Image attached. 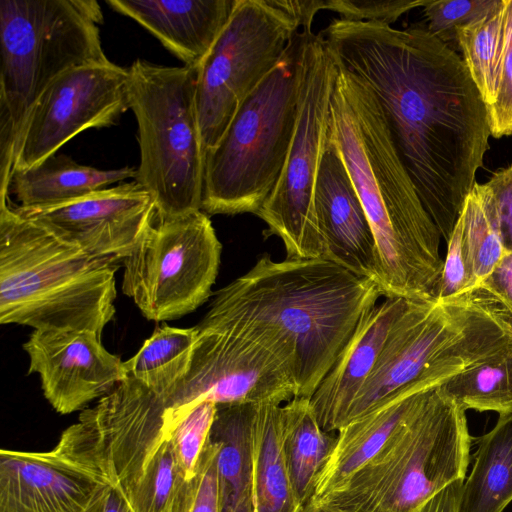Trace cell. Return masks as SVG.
<instances>
[{"instance_id": "18", "label": "cell", "mask_w": 512, "mask_h": 512, "mask_svg": "<svg viewBox=\"0 0 512 512\" xmlns=\"http://www.w3.org/2000/svg\"><path fill=\"white\" fill-rule=\"evenodd\" d=\"M314 208L325 244L323 259L372 280L380 289L382 272L374 233L329 133L318 169Z\"/></svg>"}, {"instance_id": "30", "label": "cell", "mask_w": 512, "mask_h": 512, "mask_svg": "<svg viewBox=\"0 0 512 512\" xmlns=\"http://www.w3.org/2000/svg\"><path fill=\"white\" fill-rule=\"evenodd\" d=\"M460 219L475 290L504 253L494 206L485 184L474 185L465 199Z\"/></svg>"}, {"instance_id": "37", "label": "cell", "mask_w": 512, "mask_h": 512, "mask_svg": "<svg viewBox=\"0 0 512 512\" xmlns=\"http://www.w3.org/2000/svg\"><path fill=\"white\" fill-rule=\"evenodd\" d=\"M470 295L512 329V252L504 251L492 272Z\"/></svg>"}, {"instance_id": "12", "label": "cell", "mask_w": 512, "mask_h": 512, "mask_svg": "<svg viewBox=\"0 0 512 512\" xmlns=\"http://www.w3.org/2000/svg\"><path fill=\"white\" fill-rule=\"evenodd\" d=\"M221 243L204 211L158 219L124 259L123 293L148 320L180 318L211 295Z\"/></svg>"}, {"instance_id": "7", "label": "cell", "mask_w": 512, "mask_h": 512, "mask_svg": "<svg viewBox=\"0 0 512 512\" xmlns=\"http://www.w3.org/2000/svg\"><path fill=\"white\" fill-rule=\"evenodd\" d=\"M306 34V28L295 34L278 65L248 95L206 153V214L256 215L274 190L296 129Z\"/></svg>"}, {"instance_id": "13", "label": "cell", "mask_w": 512, "mask_h": 512, "mask_svg": "<svg viewBox=\"0 0 512 512\" xmlns=\"http://www.w3.org/2000/svg\"><path fill=\"white\" fill-rule=\"evenodd\" d=\"M195 328L188 373L165 400L167 433L201 402L285 403L296 397L291 369L256 337L207 316Z\"/></svg>"}, {"instance_id": "33", "label": "cell", "mask_w": 512, "mask_h": 512, "mask_svg": "<svg viewBox=\"0 0 512 512\" xmlns=\"http://www.w3.org/2000/svg\"><path fill=\"white\" fill-rule=\"evenodd\" d=\"M501 0H428L423 8L428 31L449 45L456 43V30L495 9ZM450 46V45H449Z\"/></svg>"}, {"instance_id": "3", "label": "cell", "mask_w": 512, "mask_h": 512, "mask_svg": "<svg viewBox=\"0 0 512 512\" xmlns=\"http://www.w3.org/2000/svg\"><path fill=\"white\" fill-rule=\"evenodd\" d=\"M336 62L328 133L374 233L382 296L436 301L443 267L440 232L397 153L375 94Z\"/></svg>"}, {"instance_id": "40", "label": "cell", "mask_w": 512, "mask_h": 512, "mask_svg": "<svg viewBox=\"0 0 512 512\" xmlns=\"http://www.w3.org/2000/svg\"><path fill=\"white\" fill-rule=\"evenodd\" d=\"M277 4L298 22L302 29H311L314 16L325 10V0H276Z\"/></svg>"}, {"instance_id": "21", "label": "cell", "mask_w": 512, "mask_h": 512, "mask_svg": "<svg viewBox=\"0 0 512 512\" xmlns=\"http://www.w3.org/2000/svg\"><path fill=\"white\" fill-rule=\"evenodd\" d=\"M432 389L403 392L340 428L309 504L316 505L339 490L409 421Z\"/></svg>"}, {"instance_id": "42", "label": "cell", "mask_w": 512, "mask_h": 512, "mask_svg": "<svg viewBox=\"0 0 512 512\" xmlns=\"http://www.w3.org/2000/svg\"><path fill=\"white\" fill-rule=\"evenodd\" d=\"M304 512H334V511H332L328 508H325V507L313 506V505L308 504L305 507Z\"/></svg>"}, {"instance_id": "35", "label": "cell", "mask_w": 512, "mask_h": 512, "mask_svg": "<svg viewBox=\"0 0 512 512\" xmlns=\"http://www.w3.org/2000/svg\"><path fill=\"white\" fill-rule=\"evenodd\" d=\"M473 290L474 281L463 242L462 222L459 217L447 241V252L443 259L436 300L439 302L452 301L467 296Z\"/></svg>"}, {"instance_id": "20", "label": "cell", "mask_w": 512, "mask_h": 512, "mask_svg": "<svg viewBox=\"0 0 512 512\" xmlns=\"http://www.w3.org/2000/svg\"><path fill=\"white\" fill-rule=\"evenodd\" d=\"M237 0H106L155 36L184 66L198 67L228 23Z\"/></svg>"}, {"instance_id": "5", "label": "cell", "mask_w": 512, "mask_h": 512, "mask_svg": "<svg viewBox=\"0 0 512 512\" xmlns=\"http://www.w3.org/2000/svg\"><path fill=\"white\" fill-rule=\"evenodd\" d=\"M165 412L164 399L128 375L83 409L53 450L119 491L134 512H171L185 478Z\"/></svg>"}, {"instance_id": "23", "label": "cell", "mask_w": 512, "mask_h": 512, "mask_svg": "<svg viewBox=\"0 0 512 512\" xmlns=\"http://www.w3.org/2000/svg\"><path fill=\"white\" fill-rule=\"evenodd\" d=\"M136 177L134 167L99 169L75 162L65 154H53L41 163L11 175L8 194L21 207H45L66 203Z\"/></svg>"}, {"instance_id": "19", "label": "cell", "mask_w": 512, "mask_h": 512, "mask_svg": "<svg viewBox=\"0 0 512 512\" xmlns=\"http://www.w3.org/2000/svg\"><path fill=\"white\" fill-rule=\"evenodd\" d=\"M409 300L385 298L367 309L333 366L309 399L320 426L337 432L371 373L389 331Z\"/></svg>"}, {"instance_id": "8", "label": "cell", "mask_w": 512, "mask_h": 512, "mask_svg": "<svg viewBox=\"0 0 512 512\" xmlns=\"http://www.w3.org/2000/svg\"><path fill=\"white\" fill-rule=\"evenodd\" d=\"M471 440L466 411L435 387L371 460L313 506L334 512H414L450 483L465 479Z\"/></svg>"}, {"instance_id": "24", "label": "cell", "mask_w": 512, "mask_h": 512, "mask_svg": "<svg viewBox=\"0 0 512 512\" xmlns=\"http://www.w3.org/2000/svg\"><path fill=\"white\" fill-rule=\"evenodd\" d=\"M252 404L216 405L210 439L219 445L217 476L220 512H251Z\"/></svg>"}, {"instance_id": "14", "label": "cell", "mask_w": 512, "mask_h": 512, "mask_svg": "<svg viewBox=\"0 0 512 512\" xmlns=\"http://www.w3.org/2000/svg\"><path fill=\"white\" fill-rule=\"evenodd\" d=\"M128 109L127 68L109 60L67 71L30 109L16 142L12 173L41 163L84 130L115 125Z\"/></svg>"}, {"instance_id": "6", "label": "cell", "mask_w": 512, "mask_h": 512, "mask_svg": "<svg viewBox=\"0 0 512 512\" xmlns=\"http://www.w3.org/2000/svg\"><path fill=\"white\" fill-rule=\"evenodd\" d=\"M94 0H0V199L9 197L15 146L39 96L67 71L109 61Z\"/></svg>"}, {"instance_id": "17", "label": "cell", "mask_w": 512, "mask_h": 512, "mask_svg": "<svg viewBox=\"0 0 512 512\" xmlns=\"http://www.w3.org/2000/svg\"><path fill=\"white\" fill-rule=\"evenodd\" d=\"M109 487L53 449L0 452V512H102Z\"/></svg>"}, {"instance_id": "28", "label": "cell", "mask_w": 512, "mask_h": 512, "mask_svg": "<svg viewBox=\"0 0 512 512\" xmlns=\"http://www.w3.org/2000/svg\"><path fill=\"white\" fill-rule=\"evenodd\" d=\"M441 392L465 411L512 413V342L452 376Z\"/></svg>"}, {"instance_id": "10", "label": "cell", "mask_w": 512, "mask_h": 512, "mask_svg": "<svg viewBox=\"0 0 512 512\" xmlns=\"http://www.w3.org/2000/svg\"><path fill=\"white\" fill-rule=\"evenodd\" d=\"M337 72V62L321 34L307 29L294 137L281 176L256 213L268 227L264 234L281 239L286 258H323L325 254L314 189Z\"/></svg>"}, {"instance_id": "11", "label": "cell", "mask_w": 512, "mask_h": 512, "mask_svg": "<svg viewBox=\"0 0 512 512\" xmlns=\"http://www.w3.org/2000/svg\"><path fill=\"white\" fill-rule=\"evenodd\" d=\"M299 27L276 0H237L197 67L196 107L205 155L248 95L278 65Z\"/></svg>"}, {"instance_id": "27", "label": "cell", "mask_w": 512, "mask_h": 512, "mask_svg": "<svg viewBox=\"0 0 512 512\" xmlns=\"http://www.w3.org/2000/svg\"><path fill=\"white\" fill-rule=\"evenodd\" d=\"M197 331L162 324L125 361L127 375L140 381L165 400L188 373Z\"/></svg>"}, {"instance_id": "9", "label": "cell", "mask_w": 512, "mask_h": 512, "mask_svg": "<svg viewBox=\"0 0 512 512\" xmlns=\"http://www.w3.org/2000/svg\"><path fill=\"white\" fill-rule=\"evenodd\" d=\"M127 69L140 148L134 180L154 198L158 219L202 210L205 152L196 107L197 67L136 59Z\"/></svg>"}, {"instance_id": "22", "label": "cell", "mask_w": 512, "mask_h": 512, "mask_svg": "<svg viewBox=\"0 0 512 512\" xmlns=\"http://www.w3.org/2000/svg\"><path fill=\"white\" fill-rule=\"evenodd\" d=\"M282 403L251 406V512H304L289 477L283 450Z\"/></svg>"}, {"instance_id": "25", "label": "cell", "mask_w": 512, "mask_h": 512, "mask_svg": "<svg viewBox=\"0 0 512 512\" xmlns=\"http://www.w3.org/2000/svg\"><path fill=\"white\" fill-rule=\"evenodd\" d=\"M472 470L462 485L459 512H502L512 501V413L477 438Z\"/></svg>"}, {"instance_id": "29", "label": "cell", "mask_w": 512, "mask_h": 512, "mask_svg": "<svg viewBox=\"0 0 512 512\" xmlns=\"http://www.w3.org/2000/svg\"><path fill=\"white\" fill-rule=\"evenodd\" d=\"M504 0L482 18L459 27L456 43L487 108L493 103L504 37Z\"/></svg>"}, {"instance_id": "31", "label": "cell", "mask_w": 512, "mask_h": 512, "mask_svg": "<svg viewBox=\"0 0 512 512\" xmlns=\"http://www.w3.org/2000/svg\"><path fill=\"white\" fill-rule=\"evenodd\" d=\"M215 413V403L201 402L168 433L185 479H190L196 473L201 454L210 436Z\"/></svg>"}, {"instance_id": "1", "label": "cell", "mask_w": 512, "mask_h": 512, "mask_svg": "<svg viewBox=\"0 0 512 512\" xmlns=\"http://www.w3.org/2000/svg\"><path fill=\"white\" fill-rule=\"evenodd\" d=\"M334 58L375 94L397 153L447 242L491 135L464 61L426 26L333 19L320 32Z\"/></svg>"}, {"instance_id": "34", "label": "cell", "mask_w": 512, "mask_h": 512, "mask_svg": "<svg viewBox=\"0 0 512 512\" xmlns=\"http://www.w3.org/2000/svg\"><path fill=\"white\" fill-rule=\"evenodd\" d=\"M504 37L493 103L487 108L491 135H512V0H504Z\"/></svg>"}, {"instance_id": "38", "label": "cell", "mask_w": 512, "mask_h": 512, "mask_svg": "<svg viewBox=\"0 0 512 512\" xmlns=\"http://www.w3.org/2000/svg\"><path fill=\"white\" fill-rule=\"evenodd\" d=\"M494 206L504 251L512 252V165L485 183Z\"/></svg>"}, {"instance_id": "15", "label": "cell", "mask_w": 512, "mask_h": 512, "mask_svg": "<svg viewBox=\"0 0 512 512\" xmlns=\"http://www.w3.org/2000/svg\"><path fill=\"white\" fill-rule=\"evenodd\" d=\"M14 207L90 255L113 263L131 255L157 220L154 198L135 180L62 204Z\"/></svg>"}, {"instance_id": "4", "label": "cell", "mask_w": 512, "mask_h": 512, "mask_svg": "<svg viewBox=\"0 0 512 512\" xmlns=\"http://www.w3.org/2000/svg\"><path fill=\"white\" fill-rule=\"evenodd\" d=\"M117 267L0 201L1 324L101 337L115 315Z\"/></svg>"}, {"instance_id": "26", "label": "cell", "mask_w": 512, "mask_h": 512, "mask_svg": "<svg viewBox=\"0 0 512 512\" xmlns=\"http://www.w3.org/2000/svg\"><path fill=\"white\" fill-rule=\"evenodd\" d=\"M282 421L289 477L297 500L306 507L334 447L336 435L320 426L308 398L294 397L283 404Z\"/></svg>"}, {"instance_id": "2", "label": "cell", "mask_w": 512, "mask_h": 512, "mask_svg": "<svg viewBox=\"0 0 512 512\" xmlns=\"http://www.w3.org/2000/svg\"><path fill=\"white\" fill-rule=\"evenodd\" d=\"M381 296L372 280L329 260L264 254L216 293L205 316L269 346L291 369L296 397L310 399Z\"/></svg>"}, {"instance_id": "16", "label": "cell", "mask_w": 512, "mask_h": 512, "mask_svg": "<svg viewBox=\"0 0 512 512\" xmlns=\"http://www.w3.org/2000/svg\"><path fill=\"white\" fill-rule=\"evenodd\" d=\"M29 373H37L45 398L60 414L111 393L128 375L124 362L86 330H34L23 345Z\"/></svg>"}, {"instance_id": "39", "label": "cell", "mask_w": 512, "mask_h": 512, "mask_svg": "<svg viewBox=\"0 0 512 512\" xmlns=\"http://www.w3.org/2000/svg\"><path fill=\"white\" fill-rule=\"evenodd\" d=\"M463 481L457 480L450 483L414 512H459Z\"/></svg>"}, {"instance_id": "41", "label": "cell", "mask_w": 512, "mask_h": 512, "mask_svg": "<svg viewBox=\"0 0 512 512\" xmlns=\"http://www.w3.org/2000/svg\"><path fill=\"white\" fill-rule=\"evenodd\" d=\"M102 512H134V510L124 496L110 486Z\"/></svg>"}, {"instance_id": "36", "label": "cell", "mask_w": 512, "mask_h": 512, "mask_svg": "<svg viewBox=\"0 0 512 512\" xmlns=\"http://www.w3.org/2000/svg\"><path fill=\"white\" fill-rule=\"evenodd\" d=\"M428 0H325V10L338 13L343 20L391 25L399 17Z\"/></svg>"}, {"instance_id": "32", "label": "cell", "mask_w": 512, "mask_h": 512, "mask_svg": "<svg viewBox=\"0 0 512 512\" xmlns=\"http://www.w3.org/2000/svg\"><path fill=\"white\" fill-rule=\"evenodd\" d=\"M219 445L208 439L196 473L184 479L176 494L171 512H220L217 455Z\"/></svg>"}]
</instances>
